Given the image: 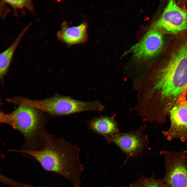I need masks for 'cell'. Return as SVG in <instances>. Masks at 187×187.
<instances>
[{
	"label": "cell",
	"instance_id": "obj_1",
	"mask_svg": "<svg viewBox=\"0 0 187 187\" xmlns=\"http://www.w3.org/2000/svg\"><path fill=\"white\" fill-rule=\"evenodd\" d=\"M43 144L41 150L12 149L11 151L32 156L44 170L64 177L73 187H81L84 168L80 161V149L63 138L46 132Z\"/></svg>",
	"mask_w": 187,
	"mask_h": 187
},
{
	"label": "cell",
	"instance_id": "obj_2",
	"mask_svg": "<svg viewBox=\"0 0 187 187\" xmlns=\"http://www.w3.org/2000/svg\"><path fill=\"white\" fill-rule=\"evenodd\" d=\"M187 85V43L175 52L159 71L154 89L162 97L161 108L169 112Z\"/></svg>",
	"mask_w": 187,
	"mask_h": 187
},
{
	"label": "cell",
	"instance_id": "obj_3",
	"mask_svg": "<svg viewBox=\"0 0 187 187\" xmlns=\"http://www.w3.org/2000/svg\"><path fill=\"white\" fill-rule=\"evenodd\" d=\"M12 112L5 113L1 111L0 122L8 124L23 135L25 144L33 146L39 141L43 143L46 114L31 107L18 106Z\"/></svg>",
	"mask_w": 187,
	"mask_h": 187
},
{
	"label": "cell",
	"instance_id": "obj_4",
	"mask_svg": "<svg viewBox=\"0 0 187 187\" xmlns=\"http://www.w3.org/2000/svg\"><path fill=\"white\" fill-rule=\"evenodd\" d=\"M26 104L28 106L54 116H66L88 111L100 112L104 109V106L98 101L85 102L59 95L41 99H29L26 101Z\"/></svg>",
	"mask_w": 187,
	"mask_h": 187
},
{
	"label": "cell",
	"instance_id": "obj_5",
	"mask_svg": "<svg viewBox=\"0 0 187 187\" xmlns=\"http://www.w3.org/2000/svg\"><path fill=\"white\" fill-rule=\"evenodd\" d=\"M165 174L162 178L168 187H187V151H162Z\"/></svg>",
	"mask_w": 187,
	"mask_h": 187
},
{
	"label": "cell",
	"instance_id": "obj_6",
	"mask_svg": "<svg viewBox=\"0 0 187 187\" xmlns=\"http://www.w3.org/2000/svg\"><path fill=\"white\" fill-rule=\"evenodd\" d=\"M187 85L179 95L170 111V126L162 133L169 141L178 139L187 141Z\"/></svg>",
	"mask_w": 187,
	"mask_h": 187
},
{
	"label": "cell",
	"instance_id": "obj_7",
	"mask_svg": "<svg viewBox=\"0 0 187 187\" xmlns=\"http://www.w3.org/2000/svg\"><path fill=\"white\" fill-rule=\"evenodd\" d=\"M153 27L174 34L183 31L187 29V13L174 1H170Z\"/></svg>",
	"mask_w": 187,
	"mask_h": 187
},
{
	"label": "cell",
	"instance_id": "obj_8",
	"mask_svg": "<svg viewBox=\"0 0 187 187\" xmlns=\"http://www.w3.org/2000/svg\"><path fill=\"white\" fill-rule=\"evenodd\" d=\"M143 132L141 128L128 132H119L106 140L115 144L128 157H133L141 153L146 145L147 139Z\"/></svg>",
	"mask_w": 187,
	"mask_h": 187
},
{
	"label": "cell",
	"instance_id": "obj_9",
	"mask_svg": "<svg viewBox=\"0 0 187 187\" xmlns=\"http://www.w3.org/2000/svg\"><path fill=\"white\" fill-rule=\"evenodd\" d=\"M163 40L158 29L153 28L148 31L142 39L129 50L138 59H148L158 55L163 48Z\"/></svg>",
	"mask_w": 187,
	"mask_h": 187
},
{
	"label": "cell",
	"instance_id": "obj_10",
	"mask_svg": "<svg viewBox=\"0 0 187 187\" xmlns=\"http://www.w3.org/2000/svg\"><path fill=\"white\" fill-rule=\"evenodd\" d=\"M87 125L90 130L103 137L106 140L119 132L117 123L112 116L95 117L88 121Z\"/></svg>",
	"mask_w": 187,
	"mask_h": 187
},
{
	"label": "cell",
	"instance_id": "obj_11",
	"mask_svg": "<svg viewBox=\"0 0 187 187\" xmlns=\"http://www.w3.org/2000/svg\"><path fill=\"white\" fill-rule=\"evenodd\" d=\"M87 25L85 23L77 26H69L63 24L57 33L58 39L69 45L81 43L87 38Z\"/></svg>",
	"mask_w": 187,
	"mask_h": 187
},
{
	"label": "cell",
	"instance_id": "obj_12",
	"mask_svg": "<svg viewBox=\"0 0 187 187\" xmlns=\"http://www.w3.org/2000/svg\"><path fill=\"white\" fill-rule=\"evenodd\" d=\"M32 23L25 27L19 34L12 43L0 55V78L2 82L8 73L15 51L22 37Z\"/></svg>",
	"mask_w": 187,
	"mask_h": 187
},
{
	"label": "cell",
	"instance_id": "obj_13",
	"mask_svg": "<svg viewBox=\"0 0 187 187\" xmlns=\"http://www.w3.org/2000/svg\"><path fill=\"white\" fill-rule=\"evenodd\" d=\"M129 187H168L162 179L155 178L153 174L149 177H142L131 184Z\"/></svg>",
	"mask_w": 187,
	"mask_h": 187
},
{
	"label": "cell",
	"instance_id": "obj_14",
	"mask_svg": "<svg viewBox=\"0 0 187 187\" xmlns=\"http://www.w3.org/2000/svg\"><path fill=\"white\" fill-rule=\"evenodd\" d=\"M3 1V2L8 4L14 9L25 8L31 11L33 10V6L31 0H5Z\"/></svg>",
	"mask_w": 187,
	"mask_h": 187
}]
</instances>
